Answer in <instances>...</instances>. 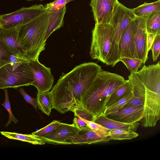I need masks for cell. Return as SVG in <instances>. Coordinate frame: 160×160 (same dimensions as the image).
<instances>
[{"instance_id": "obj_1", "label": "cell", "mask_w": 160, "mask_h": 160, "mask_svg": "<svg viewBox=\"0 0 160 160\" xmlns=\"http://www.w3.org/2000/svg\"><path fill=\"white\" fill-rule=\"evenodd\" d=\"M102 70L96 63L88 62L76 66L67 73H62L51 91L54 108L63 114L82 107L83 96Z\"/></svg>"}, {"instance_id": "obj_2", "label": "cell", "mask_w": 160, "mask_h": 160, "mask_svg": "<svg viewBox=\"0 0 160 160\" xmlns=\"http://www.w3.org/2000/svg\"><path fill=\"white\" fill-rule=\"evenodd\" d=\"M126 81L123 77L117 74L102 70L83 96L82 108L91 113L94 118L103 115L110 95Z\"/></svg>"}, {"instance_id": "obj_3", "label": "cell", "mask_w": 160, "mask_h": 160, "mask_svg": "<svg viewBox=\"0 0 160 160\" xmlns=\"http://www.w3.org/2000/svg\"><path fill=\"white\" fill-rule=\"evenodd\" d=\"M50 15L49 11L46 9L34 19L18 27V43L30 61L38 60L40 53L45 50L44 38Z\"/></svg>"}, {"instance_id": "obj_4", "label": "cell", "mask_w": 160, "mask_h": 160, "mask_svg": "<svg viewBox=\"0 0 160 160\" xmlns=\"http://www.w3.org/2000/svg\"><path fill=\"white\" fill-rule=\"evenodd\" d=\"M136 17L132 9L128 8L118 2L114 11L109 24L114 29V35L108 54L106 64L112 67L121 58L118 44L122 33L130 22Z\"/></svg>"}, {"instance_id": "obj_5", "label": "cell", "mask_w": 160, "mask_h": 160, "mask_svg": "<svg viewBox=\"0 0 160 160\" xmlns=\"http://www.w3.org/2000/svg\"><path fill=\"white\" fill-rule=\"evenodd\" d=\"M114 29L110 24L96 23L92 32L89 54L93 59L106 63L114 35Z\"/></svg>"}, {"instance_id": "obj_6", "label": "cell", "mask_w": 160, "mask_h": 160, "mask_svg": "<svg viewBox=\"0 0 160 160\" xmlns=\"http://www.w3.org/2000/svg\"><path fill=\"white\" fill-rule=\"evenodd\" d=\"M29 63H25L14 70L7 64L1 67L0 89L17 88L21 86L31 85L33 82V76Z\"/></svg>"}, {"instance_id": "obj_7", "label": "cell", "mask_w": 160, "mask_h": 160, "mask_svg": "<svg viewBox=\"0 0 160 160\" xmlns=\"http://www.w3.org/2000/svg\"><path fill=\"white\" fill-rule=\"evenodd\" d=\"M46 10L43 5L35 4L0 15L1 28L9 29L23 25L37 17Z\"/></svg>"}, {"instance_id": "obj_8", "label": "cell", "mask_w": 160, "mask_h": 160, "mask_svg": "<svg viewBox=\"0 0 160 160\" xmlns=\"http://www.w3.org/2000/svg\"><path fill=\"white\" fill-rule=\"evenodd\" d=\"M29 64L33 73V82L31 85L36 88L38 92L49 91L54 80L51 69L41 63L38 60L31 61Z\"/></svg>"}, {"instance_id": "obj_9", "label": "cell", "mask_w": 160, "mask_h": 160, "mask_svg": "<svg viewBox=\"0 0 160 160\" xmlns=\"http://www.w3.org/2000/svg\"><path fill=\"white\" fill-rule=\"evenodd\" d=\"M118 0H91L92 8L96 23L109 24Z\"/></svg>"}, {"instance_id": "obj_10", "label": "cell", "mask_w": 160, "mask_h": 160, "mask_svg": "<svg viewBox=\"0 0 160 160\" xmlns=\"http://www.w3.org/2000/svg\"><path fill=\"white\" fill-rule=\"evenodd\" d=\"M135 19L127 26L120 38L118 49L121 58L127 57L138 58L134 38L136 25Z\"/></svg>"}, {"instance_id": "obj_11", "label": "cell", "mask_w": 160, "mask_h": 160, "mask_svg": "<svg viewBox=\"0 0 160 160\" xmlns=\"http://www.w3.org/2000/svg\"><path fill=\"white\" fill-rule=\"evenodd\" d=\"M134 41L138 58L142 60L145 64L148 58L147 41L148 32L146 29V19L143 18L136 17Z\"/></svg>"}, {"instance_id": "obj_12", "label": "cell", "mask_w": 160, "mask_h": 160, "mask_svg": "<svg viewBox=\"0 0 160 160\" xmlns=\"http://www.w3.org/2000/svg\"><path fill=\"white\" fill-rule=\"evenodd\" d=\"M79 130L73 123L61 122L50 133L39 137L47 143L66 145V141L74 136Z\"/></svg>"}, {"instance_id": "obj_13", "label": "cell", "mask_w": 160, "mask_h": 160, "mask_svg": "<svg viewBox=\"0 0 160 160\" xmlns=\"http://www.w3.org/2000/svg\"><path fill=\"white\" fill-rule=\"evenodd\" d=\"M144 106L122 108L106 116L107 117L126 123H132L140 121L143 116Z\"/></svg>"}, {"instance_id": "obj_14", "label": "cell", "mask_w": 160, "mask_h": 160, "mask_svg": "<svg viewBox=\"0 0 160 160\" xmlns=\"http://www.w3.org/2000/svg\"><path fill=\"white\" fill-rule=\"evenodd\" d=\"M109 136L99 134L90 128L80 130L74 136L66 141V145L93 144L108 142Z\"/></svg>"}, {"instance_id": "obj_15", "label": "cell", "mask_w": 160, "mask_h": 160, "mask_svg": "<svg viewBox=\"0 0 160 160\" xmlns=\"http://www.w3.org/2000/svg\"><path fill=\"white\" fill-rule=\"evenodd\" d=\"M18 28L0 29V38L7 46L12 53L26 57L18 43Z\"/></svg>"}, {"instance_id": "obj_16", "label": "cell", "mask_w": 160, "mask_h": 160, "mask_svg": "<svg viewBox=\"0 0 160 160\" xmlns=\"http://www.w3.org/2000/svg\"><path fill=\"white\" fill-rule=\"evenodd\" d=\"M92 121L110 130L123 128L131 129L135 132L140 124L138 122L132 123H123L110 119L103 115L94 118Z\"/></svg>"}, {"instance_id": "obj_17", "label": "cell", "mask_w": 160, "mask_h": 160, "mask_svg": "<svg viewBox=\"0 0 160 160\" xmlns=\"http://www.w3.org/2000/svg\"><path fill=\"white\" fill-rule=\"evenodd\" d=\"M47 10L49 11L50 15L48 27L44 38L45 42L53 32L63 26L64 17L66 12V5L58 10Z\"/></svg>"}, {"instance_id": "obj_18", "label": "cell", "mask_w": 160, "mask_h": 160, "mask_svg": "<svg viewBox=\"0 0 160 160\" xmlns=\"http://www.w3.org/2000/svg\"><path fill=\"white\" fill-rule=\"evenodd\" d=\"M38 109L49 116L54 108L52 95L51 92H38L37 93Z\"/></svg>"}, {"instance_id": "obj_19", "label": "cell", "mask_w": 160, "mask_h": 160, "mask_svg": "<svg viewBox=\"0 0 160 160\" xmlns=\"http://www.w3.org/2000/svg\"><path fill=\"white\" fill-rule=\"evenodd\" d=\"M1 134L10 139L25 142L34 145H43L46 143L40 137L31 134H22L14 132L1 131Z\"/></svg>"}, {"instance_id": "obj_20", "label": "cell", "mask_w": 160, "mask_h": 160, "mask_svg": "<svg viewBox=\"0 0 160 160\" xmlns=\"http://www.w3.org/2000/svg\"><path fill=\"white\" fill-rule=\"evenodd\" d=\"M132 9L136 17L146 18L152 12L160 10V0L150 3L145 2Z\"/></svg>"}, {"instance_id": "obj_21", "label": "cell", "mask_w": 160, "mask_h": 160, "mask_svg": "<svg viewBox=\"0 0 160 160\" xmlns=\"http://www.w3.org/2000/svg\"><path fill=\"white\" fill-rule=\"evenodd\" d=\"M132 91V84L128 79L126 80L123 84L116 88L110 95L106 103V108Z\"/></svg>"}, {"instance_id": "obj_22", "label": "cell", "mask_w": 160, "mask_h": 160, "mask_svg": "<svg viewBox=\"0 0 160 160\" xmlns=\"http://www.w3.org/2000/svg\"><path fill=\"white\" fill-rule=\"evenodd\" d=\"M145 19L148 33L156 34L160 32V10L152 12Z\"/></svg>"}, {"instance_id": "obj_23", "label": "cell", "mask_w": 160, "mask_h": 160, "mask_svg": "<svg viewBox=\"0 0 160 160\" xmlns=\"http://www.w3.org/2000/svg\"><path fill=\"white\" fill-rule=\"evenodd\" d=\"M108 136L111 140H131L138 136V134L132 130L126 129H117L111 130Z\"/></svg>"}, {"instance_id": "obj_24", "label": "cell", "mask_w": 160, "mask_h": 160, "mask_svg": "<svg viewBox=\"0 0 160 160\" xmlns=\"http://www.w3.org/2000/svg\"><path fill=\"white\" fill-rule=\"evenodd\" d=\"M132 95V91L128 93L118 101L107 107L103 115L106 116L123 108Z\"/></svg>"}, {"instance_id": "obj_25", "label": "cell", "mask_w": 160, "mask_h": 160, "mask_svg": "<svg viewBox=\"0 0 160 160\" xmlns=\"http://www.w3.org/2000/svg\"><path fill=\"white\" fill-rule=\"evenodd\" d=\"M120 61L123 63L131 72H137L143 64L142 60L136 58L123 57L121 58Z\"/></svg>"}, {"instance_id": "obj_26", "label": "cell", "mask_w": 160, "mask_h": 160, "mask_svg": "<svg viewBox=\"0 0 160 160\" xmlns=\"http://www.w3.org/2000/svg\"><path fill=\"white\" fill-rule=\"evenodd\" d=\"M30 61L26 57L12 53L7 64L13 70H14L25 63L30 62Z\"/></svg>"}, {"instance_id": "obj_27", "label": "cell", "mask_w": 160, "mask_h": 160, "mask_svg": "<svg viewBox=\"0 0 160 160\" xmlns=\"http://www.w3.org/2000/svg\"><path fill=\"white\" fill-rule=\"evenodd\" d=\"M12 53L7 46L0 38V68L8 63Z\"/></svg>"}, {"instance_id": "obj_28", "label": "cell", "mask_w": 160, "mask_h": 160, "mask_svg": "<svg viewBox=\"0 0 160 160\" xmlns=\"http://www.w3.org/2000/svg\"><path fill=\"white\" fill-rule=\"evenodd\" d=\"M7 88H5L3 89L5 92V101L2 104V106H3L8 111L9 114L8 121L5 125V127H7L11 123L12 121H13L15 124H16L18 122V120L14 116L11 109L10 103L9 99L8 91Z\"/></svg>"}, {"instance_id": "obj_29", "label": "cell", "mask_w": 160, "mask_h": 160, "mask_svg": "<svg viewBox=\"0 0 160 160\" xmlns=\"http://www.w3.org/2000/svg\"><path fill=\"white\" fill-rule=\"evenodd\" d=\"M61 123L59 121L53 120L51 122L45 127L32 133V134L38 137L45 135L52 132Z\"/></svg>"}, {"instance_id": "obj_30", "label": "cell", "mask_w": 160, "mask_h": 160, "mask_svg": "<svg viewBox=\"0 0 160 160\" xmlns=\"http://www.w3.org/2000/svg\"><path fill=\"white\" fill-rule=\"evenodd\" d=\"M83 120L89 128L96 132L102 135L109 136V133L110 130V129L93 121Z\"/></svg>"}, {"instance_id": "obj_31", "label": "cell", "mask_w": 160, "mask_h": 160, "mask_svg": "<svg viewBox=\"0 0 160 160\" xmlns=\"http://www.w3.org/2000/svg\"><path fill=\"white\" fill-rule=\"evenodd\" d=\"M152 52V57L154 62L157 59L160 52V32L156 35L151 49Z\"/></svg>"}, {"instance_id": "obj_32", "label": "cell", "mask_w": 160, "mask_h": 160, "mask_svg": "<svg viewBox=\"0 0 160 160\" xmlns=\"http://www.w3.org/2000/svg\"><path fill=\"white\" fill-rule=\"evenodd\" d=\"M75 117L88 121H92L94 117L93 115L87 110L82 107L75 108L73 111Z\"/></svg>"}, {"instance_id": "obj_33", "label": "cell", "mask_w": 160, "mask_h": 160, "mask_svg": "<svg viewBox=\"0 0 160 160\" xmlns=\"http://www.w3.org/2000/svg\"><path fill=\"white\" fill-rule=\"evenodd\" d=\"M74 0H55L47 4L45 7L49 10H58L66 5L68 2Z\"/></svg>"}, {"instance_id": "obj_34", "label": "cell", "mask_w": 160, "mask_h": 160, "mask_svg": "<svg viewBox=\"0 0 160 160\" xmlns=\"http://www.w3.org/2000/svg\"><path fill=\"white\" fill-rule=\"evenodd\" d=\"M19 92L23 96L27 102L31 104L35 109H36L38 106L37 98H32L26 92L23 88H21L19 89Z\"/></svg>"}, {"instance_id": "obj_35", "label": "cell", "mask_w": 160, "mask_h": 160, "mask_svg": "<svg viewBox=\"0 0 160 160\" xmlns=\"http://www.w3.org/2000/svg\"><path fill=\"white\" fill-rule=\"evenodd\" d=\"M73 124L80 130L90 128L83 119L76 117H75L73 119Z\"/></svg>"}, {"instance_id": "obj_36", "label": "cell", "mask_w": 160, "mask_h": 160, "mask_svg": "<svg viewBox=\"0 0 160 160\" xmlns=\"http://www.w3.org/2000/svg\"><path fill=\"white\" fill-rule=\"evenodd\" d=\"M156 35V34H153L148 33L147 46V52L148 53L151 49V48L153 43Z\"/></svg>"}, {"instance_id": "obj_37", "label": "cell", "mask_w": 160, "mask_h": 160, "mask_svg": "<svg viewBox=\"0 0 160 160\" xmlns=\"http://www.w3.org/2000/svg\"><path fill=\"white\" fill-rule=\"evenodd\" d=\"M27 1H34V0H40V1H42L43 0H26Z\"/></svg>"}, {"instance_id": "obj_38", "label": "cell", "mask_w": 160, "mask_h": 160, "mask_svg": "<svg viewBox=\"0 0 160 160\" xmlns=\"http://www.w3.org/2000/svg\"><path fill=\"white\" fill-rule=\"evenodd\" d=\"M1 28V23H0V29Z\"/></svg>"}]
</instances>
